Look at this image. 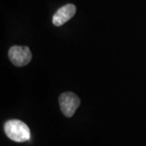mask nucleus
<instances>
[{"label":"nucleus","mask_w":146,"mask_h":146,"mask_svg":"<svg viewBox=\"0 0 146 146\" xmlns=\"http://www.w3.org/2000/svg\"><path fill=\"white\" fill-rule=\"evenodd\" d=\"M76 7L73 4H67L60 7L54 13L52 22L55 26H61L75 16Z\"/></svg>","instance_id":"nucleus-4"},{"label":"nucleus","mask_w":146,"mask_h":146,"mask_svg":"<svg viewBox=\"0 0 146 146\" xmlns=\"http://www.w3.org/2000/svg\"><path fill=\"white\" fill-rule=\"evenodd\" d=\"M8 57L11 62L16 67H24L30 63L32 53L28 46H14L8 51Z\"/></svg>","instance_id":"nucleus-3"},{"label":"nucleus","mask_w":146,"mask_h":146,"mask_svg":"<svg viewBox=\"0 0 146 146\" xmlns=\"http://www.w3.org/2000/svg\"><path fill=\"white\" fill-rule=\"evenodd\" d=\"M4 131L7 136L16 142H25L30 140L31 132L26 123L18 119H11L6 122Z\"/></svg>","instance_id":"nucleus-1"},{"label":"nucleus","mask_w":146,"mask_h":146,"mask_svg":"<svg viewBox=\"0 0 146 146\" xmlns=\"http://www.w3.org/2000/svg\"><path fill=\"white\" fill-rule=\"evenodd\" d=\"M58 102L62 113L68 118L72 117L80 105V100L78 96L72 92L61 94L59 96Z\"/></svg>","instance_id":"nucleus-2"}]
</instances>
